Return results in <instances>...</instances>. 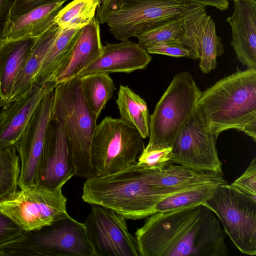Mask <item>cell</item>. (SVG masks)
<instances>
[{"mask_svg": "<svg viewBox=\"0 0 256 256\" xmlns=\"http://www.w3.org/2000/svg\"><path fill=\"white\" fill-rule=\"evenodd\" d=\"M140 256H226L225 234L204 204L149 216L135 233Z\"/></svg>", "mask_w": 256, "mask_h": 256, "instance_id": "1", "label": "cell"}, {"mask_svg": "<svg viewBox=\"0 0 256 256\" xmlns=\"http://www.w3.org/2000/svg\"><path fill=\"white\" fill-rule=\"evenodd\" d=\"M197 107L216 140L235 129L256 142V68L238 70L202 92Z\"/></svg>", "mask_w": 256, "mask_h": 256, "instance_id": "2", "label": "cell"}, {"mask_svg": "<svg viewBox=\"0 0 256 256\" xmlns=\"http://www.w3.org/2000/svg\"><path fill=\"white\" fill-rule=\"evenodd\" d=\"M172 195L150 185L146 167L136 162L116 172L87 178L82 200L112 210L126 219L136 220L156 213L158 204Z\"/></svg>", "mask_w": 256, "mask_h": 256, "instance_id": "3", "label": "cell"}, {"mask_svg": "<svg viewBox=\"0 0 256 256\" xmlns=\"http://www.w3.org/2000/svg\"><path fill=\"white\" fill-rule=\"evenodd\" d=\"M52 114L60 117L68 134L75 176L86 179L94 176L91 145L96 117L84 98L79 76L58 84L54 90Z\"/></svg>", "mask_w": 256, "mask_h": 256, "instance_id": "4", "label": "cell"}, {"mask_svg": "<svg viewBox=\"0 0 256 256\" xmlns=\"http://www.w3.org/2000/svg\"><path fill=\"white\" fill-rule=\"evenodd\" d=\"M201 93L189 72L176 74L150 118L149 141L144 149L172 146L196 108Z\"/></svg>", "mask_w": 256, "mask_h": 256, "instance_id": "5", "label": "cell"}, {"mask_svg": "<svg viewBox=\"0 0 256 256\" xmlns=\"http://www.w3.org/2000/svg\"><path fill=\"white\" fill-rule=\"evenodd\" d=\"M142 146V138L131 124L122 118L105 117L96 125L92 142L94 174L114 173L134 164Z\"/></svg>", "mask_w": 256, "mask_h": 256, "instance_id": "6", "label": "cell"}, {"mask_svg": "<svg viewBox=\"0 0 256 256\" xmlns=\"http://www.w3.org/2000/svg\"><path fill=\"white\" fill-rule=\"evenodd\" d=\"M242 254H256V200L228 184L218 185L204 203Z\"/></svg>", "mask_w": 256, "mask_h": 256, "instance_id": "7", "label": "cell"}, {"mask_svg": "<svg viewBox=\"0 0 256 256\" xmlns=\"http://www.w3.org/2000/svg\"><path fill=\"white\" fill-rule=\"evenodd\" d=\"M62 188L24 186L0 201V210L26 232L39 230L69 216Z\"/></svg>", "mask_w": 256, "mask_h": 256, "instance_id": "8", "label": "cell"}, {"mask_svg": "<svg viewBox=\"0 0 256 256\" xmlns=\"http://www.w3.org/2000/svg\"><path fill=\"white\" fill-rule=\"evenodd\" d=\"M18 256H96L84 223L70 216L26 232L17 244Z\"/></svg>", "mask_w": 256, "mask_h": 256, "instance_id": "9", "label": "cell"}, {"mask_svg": "<svg viewBox=\"0 0 256 256\" xmlns=\"http://www.w3.org/2000/svg\"><path fill=\"white\" fill-rule=\"evenodd\" d=\"M216 140L196 106L172 144L170 162L196 170L224 176Z\"/></svg>", "mask_w": 256, "mask_h": 256, "instance_id": "10", "label": "cell"}, {"mask_svg": "<svg viewBox=\"0 0 256 256\" xmlns=\"http://www.w3.org/2000/svg\"><path fill=\"white\" fill-rule=\"evenodd\" d=\"M188 6L174 0H124L106 20L110 32L122 41L168 20L182 16Z\"/></svg>", "mask_w": 256, "mask_h": 256, "instance_id": "11", "label": "cell"}, {"mask_svg": "<svg viewBox=\"0 0 256 256\" xmlns=\"http://www.w3.org/2000/svg\"><path fill=\"white\" fill-rule=\"evenodd\" d=\"M84 224L96 256H140L126 218L116 212L92 204Z\"/></svg>", "mask_w": 256, "mask_h": 256, "instance_id": "12", "label": "cell"}, {"mask_svg": "<svg viewBox=\"0 0 256 256\" xmlns=\"http://www.w3.org/2000/svg\"><path fill=\"white\" fill-rule=\"evenodd\" d=\"M76 175L68 134L62 119L52 114L48 124L36 184L56 190Z\"/></svg>", "mask_w": 256, "mask_h": 256, "instance_id": "13", "label": "cell"}, {"mask_svg": "<svg viewBox=\"0 0 256 256\" xmlns=\"http://www.w3.org/2000/svg\"><path fill=\"white\" fill-rule=\"evenodd\" d=\"M182 34L179 42L188 48L192 59H199L202 72L208 74L217 66V58L224 53L222 39L216 32V24L206 6H188L182 16Z\"/></svg>", "mask_w": 256, "mask_h": 256, "instance_id": "14", "label": "cell"}, {"mask_svg": "<svg viewBox=\"0 0 256 256\" xmlns=\"http://www.w3.org/2000/svg\"><path fill=\"white\" fill-rule=\"evenodd\" d=\"M53 102L54 90L40 100L14 144L20 164L19 188L36 184L46 128L52 116Z\"/></svg>", "mask_w": 256, "mask_h": 256, "instance_id": "15", "label": "cell"}, {"mask_svg": "<svg viewBox=\"0 0 256 256\" xmlns=\"http://www.w3.org/2000/svg\"><path fill=\"white\" fill-rule=\"evenodd\" d=\"M57 84L47 82L34 84L20 99L11 102L0 112V148L14 145L22 135L40 100L54 90Z\"/></svg>", "mask_w": 256, "mask_h": 256, "instance_id": "16", "label": "cell"}, {"mask_svg": "<svg viewBox=\"0 0 256 256\" xmlns=\"http://www.w3.org/2000/svg\"><path fill=\"white\" fill-rule=\"evenodd\" d=\"M152 60L147 50L128 39L103 46L102 54L79 74L82 77L97 73H130L144 69Z\"/></svg>", "mask_w": 256, "mask_h": 256, "instance_id": "17", "label": "cell"}, {"mask_svg": "<svg viewBox=\"0 0 256 256\" xmlns=\"http://www.w3.org/2000/svg\"><path fill=\"white\" fill-rule=\"evenodd\" d=\"M146 168L150 184L166 194H174L198 187L228 184L224 176L196 170L171 162L160 168Z\"/></svg>", "mask_w": 256, "mask_h": 256, "instance_id": "18", "label": "cell"}, {"mask_svg": "<svg viewBox=\"0 0 256 256\" xmlns=\"http://www.w3.org/2000/svg\"><path fill=\"white\" fill-rule=\"evenodd\" d=\"M232 14L227 18L232 33V46L238 61L256 68V2L236 0Z\"/></svg>", "mask_w": 256, "mask_h": 256, "instance_id": "19", "label": "cell"}, {"mask_svg": "<svg viewBox=\"0 0 256 256\" xmlns=\"http://www.w3.org/2000/svg\"><path fill=\"white\" fill-rule=\"evenodd\" d=\"M102 48L100 24L94 18L82 28L72 52L60 65L52 80L58 84L78 76L100 57Z\"/></svg>", "mask_w": 256, "mask_h": 256, "instance_id": "20", "label": "cell"}, {"mask_svg": "<svg viewBox=\"0 0 256 256\" xmlns=\"http://www.w3.org/2000/svg\"><path fill=\"white\" fill-rule=\"evenodd\" d=\"M37 38L6 40L0 44V91L7 102Z\"/></svg>", "mask_w": 256, "mask_h": 256, "instance_id": "21", "label": "cell"}, {"mask_svg": "<svg viewBox=\"0 0 256 256\" xmlns=\"http://www.w3.org/2000/svg\"><path fill=\"white\" fill-rule=\"evenodd\" d=\"M61 28L54 22L38 36L14 84L9 102L20 99L34 86V80L49 48Z\"/></svg>", "mask_w": 256, "mask_h": 256, "instance_id": "22", "label": "cell"}, {"mask_svg": "<svg viewBox=\"0 0 256 256\" xmlns=\"http://www.w3.org/2000/svg\"><path fill=\"white\" fill-rule=\"evenodd\" d=\"M65 2L40 6L14 19L7 40L38 37L55 22V18Z\"/></svg>", "mask_w": 256, "mask_h": 256, "instance_id": "23", "label": "cell"}, {"mask_svg": "<svg viewBox=\"0 0 256 256\" xmlns=\"http://www.w3.org/2000/svg\"><path fill=\"white\" fill-rule=\"evenodd\" d=\"M82 28H61L36 76L34 84L53 82L54 75L72 52Z\"/></svg>", "mask_w": 256, "mask_h": 256, "instance_id": "24", "label": "cell"}, {"mask_svg": "<svg viewBox=\"0 0 256 256\" xmlns=\"http://www.w3.org/2000/svg\"><path fill=\"white\" fill-rule=\"evenodd\" d=\"M116 103L120 118L131 124L142 138L150 134V116L146 102L128 86L120 85Z\"/></svg>", "mask_w": 256, "mask_h": 256, "instance_id": "25", "label": "cell"}, {"mask_svg": "<svg viewBox=\"0 0 256 256\" xmlns=\"http://www.w3.org/2000/svg\"><path fill=\"white\" fill-rule=\"evenodd\" d=\"M82 90L86 104L98 118L116 88L106 73H97L80 77Z\"/></svg>", "mask_w": 256, "mask_h": 256, "instance_id": "26", "label": "cell"}, {"mask_svg": "<svg viewBox=\"0 0 256 256\" xmlns=\"http://www.w3.org/2000/svg\"><path fill=\"white\" fill-rule=\"evenodd\" d=\"M20 160L14 145L0 148V201L18 189Z\"/></svg>", "mask_w": 256, "mask_h": 256, "instance_id": "27", "label": "cell"}, {"mask_svg": "<svg viewBox=\"0 0 256 256\" xmlns=\"http://www.w3.org/2000/svg\"><path fill=\"white\" fill-rule=\"evenodd\" d=\"M98 4L94 0H73L58 13L54 22L61 28H82L94 18Z\"/></svg>", "mask_w": 256, "mask_h": 256, "instance_id": "28", "label": "cell"}, {"mask_svg": "<svg viewBox=\"0 0 256 256\" xmlns=\"http://www.w3.org/2000/svg\"><path fill=\"white\" fill-rule=\"evenodd\" d=\"M217 184H211L178 192L164 199L156 206V212L173 211L204 204L208 199Z\"/></svg>", "mask_w": 256, "mask_h": 256, "instance_id": "29", "label": "cell"}, {"mask_svg": "<svg viewBox=\"0 0 256 256\" xmlns=\"http://www.w3.org/2000/svg\"><path fill=\"white\" fill-rule=\"evenodd\" d=\"M182 16L166 20L149 28L135 37L138 44L146 50L159 44L180 40L182 34Z\"/></svg>", "mask_w": 256, "mask_h": 256, "instance_id": "30", "label": "cell"}, {"mask_svg": "<svg viewBox=\"0 0 256 256\" xmlns=\"http://www.w3.org/2000/svg\"><path fill=\"white\" fill-rule=\"evenodd\" d=\"M172 146L146 150L144 149L138 163L150 168L158 169L170 162Z\"/></svg>", "mask_w": 256, "mask_h": 256, "instance_id": "31", "label": "cell"}, {"mask_svg": "<svg viewBox=\"0 0 256 256\" xmlns=\"http://www.w3.org/2000/svg\"><path fill=\"white\" fill-rule=\"evenodd\" d=\"M26 232L0 210V248L22 238Z\"/></svg>", "mask_w": 256, "mask_h": 256, "instance_id": "32", "label": "cell"}, {"mask_svg": "<svg viewBox=\"0 0 256 256\" xmlns=\"http://www.w3.org/2000/svg\"><path fill=\"white\" fill-rule=\"evenodd\" d=\"M230 185L256 200V158H254L244 174Z\"/></svg>", "mask_w": 256, "mask_h": 256, "instance_id": "33", "label": "cell"}, {"mask_svg": "<svg viewBox=\"0 0 256 256\" xmlns=\"http://www.w3.org/2000/svg\"><path fill=\"white\" fill-rule=\"evenodd\" d=\"M146 50L150 54H160L177 58H192L190 50L179 40L159 44L147 49Z\"/></svg>", "mask_w": 256, "mask_h": 256, "instance_id": "34", "label": "cell"}, {"mask_svg": "<svg viewBox=\"0 0 256 256\" xmlns=\"http://www.w3.org/2000/svg\"><path fill=\"white\" fill-rule=\"evenodd\" d=\"M16 0H0V44L7 40L12 20V8Z\"/></svg>", "mask_w": 256, "mask_h": 256, "instance_id": "35", "label": "cell"}, {"mask_svg": "<svg viewBox=\"0 0 256 256\" xmlns=\"http://www.w3.org/2000/svg\"><path fill=\"white\" fill-rule=\"evenodd\" d=\"M69 0H16L10 12V18L14 19L38 6L58 1Z\"/></svg>", "mask_w": 256, "mask_h": 256, "instance_id": "36", "label": "cell"}, {"mask_svg": "<svg viewBox=\"0 0 256 256\" xmlns=\"http://www.w3.org/2000/svg\"><path fill=\"white\" fill-rule=\"evenodd\" d=\"M124 0H107L105 3L96 10V19L99 24L106 22L108 15L118 10Z\"/></svg>", "mask_w": 256, "mask_h": 256, "instance_id": "37", "label": "cell"}, {"mask_svg": "<svg viewBox=\"0 0 256 256\" xmlns=\"http://www.w3.org/2000/svg\"><path fill=\"white\" fill-rule=\"evenodd\" d=\"M182 3L188 6L194 4L214 6L223 11L226 10L229 6L228 0H174Z\"/></svg>", "mask_w": 256, "mask_h": 256, "instance_id": "38", "label": "cell"}, {"mask_svg": "<svg viewBox=\"0 0 256 256\" xmlns=\"http://www.w3.org/2000/svg\"><path fill=\"white\" fill-rule=\"evenodd\" d=\"M11 102H8L0 97V108H6L8 106Z\"/></svg>", "mask_w": 256, "mask_h": 256, "instance_id": "39", "label": "cell"}, {"mask_svg": "<svg viewBox=\"0 0 256 256\" xmlns=\"http://www.w3.org/2000/svg\"><path fill=\"white\" fill-rule=\"evenodd\" d=\"M98 4V8L101 7L107 0H94ZM96 8V9H97Z\"/></svg>", "mask_w": 256, "mask_h": 256, "instance_id": "40", "label": "cell"}, {"mask_svg": "<svg viewBox=\"0 0 256 256\" xmlns=\"http://www.w3.org/2000/svg\"><path fill=\"white\" fill-rule=\"evenodd\" d=\"M0 98H2V97H1V94H0Z\"/></svg>", "mask_w": 256, "mask_h": 256, "instance_id": "41", "label": "cell"}, {"mask_svg": "<svg viewBox=\"0 0 256 256\" xmlns=\"http://www.w3.org/2000/svg\"><path fill=\"white\" fill-rule=\"evenodd\" d=\"M1 110H2V108H0V112Z\"/></svg>", "mask_w": 256, "mask_h": 256, "instance_id": "42", "label": "cell"}, {"mask_svg": "<svg viewBox=\"0 0 256 256\" xmlns=\"http://www.w3.org/2000/svg\"><path fill=\"white\" fill-rule=\"evenodd\" d=\"M233 0V1H234H234H235V0Z\"/></svg>", "mask_w": 256, "mask_h": 256, "instance_id": "43", "label": "cell"}]
</instances>
